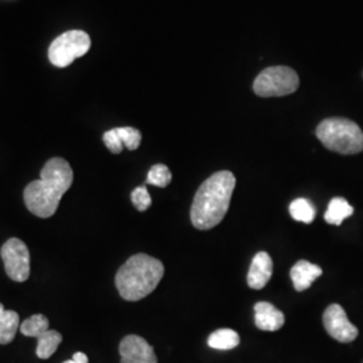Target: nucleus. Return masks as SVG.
<instances>
[{"label":"nucleus","instance_id":"nucleus-1","mask_svg":"<svg viewBox=\"0 0 363 363\" xmlns=\"http://www.w3.org/2000/svg\"><path fill=\"white\" fill-rule=\"evenodd\" d=\"M72 183L70 164L62 157H52L40 171V179L27 184L23 193L26 208L39 218L52 217Z\"/></svg>","mask_w":363,"mask_h":363},{"label":"nucleus","instance_id":"nucleus-2","mask_svg":"<svg viewBox=\"0 0 363 363\" xmlns=\"http://www.w3.org/2000/svg\"><path fill=\"white\" fill-rule=\"evenodd\" d=\"M235 187V177L230 171H218L201 184L193 201L190 218L199 230L216 228L226 216Z\"/></svg>","mask_w":363,"mask_h":363},{"label":"nucleus","instance_id":"nucleus-3","mask_svg":"<svg viewBox=\"0 0 363 363\" xmlns=\"http://www.w3.org/2000/svg\"><path fill=\"white\" fill-rule=\"evenodd\" d=\"M163 274L164 265L160 259L144 253L135 255L117 271V291L124 300H142L155 291Z\"/></svg>","mask_w":363,"mask_h":363},{"label":"nucleus","instance_id":"nucleus-4","mask_svg":"<svg viewBox=\"0 0 363 363\" xmlns=\"http://www.w3.org/2000/svg\"><path fill=\"white\" fill-rule=\"evenodd\" d=\"M316 136L325 148L342 155H355L363 151L362 130L349 118H325L318 125Z\"/></svg>","mask_w":363,"mask_h":363},{"label":"nucleus","instance_id":"nucleus-5","mask_svg":"<svg viewBox=\"0 0 363 363\" xmlns=\"http://www.w3.org/2000/svg\"><path fill=\"white\" fill-rule=\"evenodd\" d=\"M298 76L288 66L264 69L253 82V91L259 97H281L298 91Z\"/></svg>","mask_w":363,"mask_h":363},{"label":"nucleus","instance_id":"nucleus-6","mask_svg":"<svg viewBox=\"0 0 363 363\" xmlns=\"http://www.w3.org/2000/svg\"><path fill=\"white\" fill-rule=\"evenodd\" d=\"M91 43V37L85 31H66L52 40L49 48V60L57 67H66L89 52Z\"/></svg>","mask_w":363,"mask_h":363},{"label":"nucleus","instance_id":"nucleus-7","mask_svg":"<svg viewBox=\"0 0 363 363\" xmlns=\"http://www.w3.org/2000/svg\"><path fill=\"white\" fill-rule=\"evenodd\" d=\"M0 253L7 276L16 283H25L30 276V253L26 244L19 238H10Z\"/></svg>","mask_w":363,"mask_h":363},{"label":"nucleus","instance_id":"nucleus-8","mask_svg":"<svg viewBox=\"0 0 363 363\" xmlns=\"http://www.w3.org/2000/svg\"><path fill=\"white\" fill-rule=\"evenodd\" d=\"M323 325L328 335L342 343H350L359 334L358 328L351 323L347 313L339 304H331L325 308Z\"/></svg>","mask_w":363,"mask_h":363},{"label":"nucleus","instance_id":"nucleus-9","mask_svg":"<svg viewBox=\"0 0 363 363\" xmlns=\"http://www.w3.org/2000/svg\"><path fill=\"white\" fill-rule=\"evenodd\" d=\"M120 363H157L152 346L139 335H128L120 342Z\"/></svg>","mask_w":363,"mask_h":363},{"label":"nucleus","instance_id":"nucleus-10","mask_svg":"<svg viewBox=\"0 0 363 363\" xmlns=\"http://www.w3.org/2000/svg\"><path fill=\"white\" fill-rule=\"evenodd\" d=\"M273 273V261L267 252H259L250 264L247 272V286L252 289H262L271 280Z\"/></svg>","mask_w":363,"mask_h":363},{"label":"nucleus","instance_id":"nucleus-11","mask_svg":"<svg viewBox=\"0 0 363 363\" xmlns=\"http://www.w3.org/2000/svg\"><path fill=\"white\" fill-rule=\"evenodd\" d=\"M255 323L262 331H277L286 323V318L271 303L259 301L255 306Z\"/></svg>","mask_w":363,"mask_h":363},{"label":"nucleus","instance_id":"nucleus-12","mask_svg":"<svg viewBox=\"0 0 363 363\" xmlns=\"http://www.w3.org/2000/svg\"><path fill=\"white\" fill-rule=\"evenodd\" d=\"M322 268L316 264H311L306 259L298 261L291 269V279L294 286L298 292H303L308 289L313 284V281L322 276Z\"/></svg>","mask_w":363,"mask_h":363},{"label":"nucleus","instance_id":"nucleus-13","mask_svg":"<svg viewBox=\"0 0 363 363\" xmlns=\"http://www.w3.org/2000/svg\"><path fill=\"white\" fill-rule=\"evenodd\" d=\"M354 213V208L350 203L345 199V198H333L328 203V208L325 214V220L330 225H335L339 226L342 225V222L349 218L351 214Z\"/></svg>","mask_w":363,"mask_h":363},{"label":"nucleus","instance_id":"nucleus-14","mask_svg":"<svg viewBox=\"0 0 363 363\" xmlns=\"http://www.w3.org/2000/svg\"><path fill=\"white\" fill-rule=\"evenodd\" d=\"M19 328V315L4 310L0 303V345H9L13 340Z\"/></svg>","mask_w":363,"mask_h":363},{"label":"nucleus","instance_id":"nucleus-15","mask_svg":"<svg viewBox=\"0 0 363 363\" xmlns=\"http://www.w3.org/2000/svg\"><path fill=\"white\" fill-rule=\"evenodd\" d=\"M208 345L216 350H232L240 345V335L230 328H220L208 337Z\"/></svg>","mask_w":363,"mask_h":363},{"label":"nucleus","instance_id":"nucleus-16","mask_svg":"<svg viewBox=\"0 0 363 363\" xmlns=\"http://www.w3.org/2000/svg\"><path fill=\"white\" fill-rule=\"evenodd\" d=\"M38 346H37V357L40 359H48L57 351L58 346L62 342V335L55 330H48L38 337Z\"/></svg>","mask_w":363,"mask_h":363},{"label":"nucleus","instance_id":"nucleus-17","mask_svg":"<svg viewBox=\"0 0 363 363\" xmlns=\"http://www.w3.org/2000/svg\"><path fill=\"white\" fill-rule=\"evenodd\" d=\"M289 213H291L294 220L304 222V223H311L312 220H315V216H316L315 208L312 206L311 202L306 198L295 199L289 205Z\"/></svg>","mask_w":363,"mask_h":363},{"label":"nucleus","instance_id":"nucleus-18","mask_svg":"<svg viewBox=\"0 0 363 363\" xmlns=\"http://www.w3.org/2000/svg\"><path fill=\"white\" fill-rule=\"evenodd\" d=\"M48 330H50L49 319L42 313L33 315L31 318H28L21 325V333L25 337H38L43 333H46Z\"/></svg>","mask_w":363,"mask_h":363},{"label":"nucleus","instance_id":"nucleus-19","mask_svg":"<svg viewBox=\"0 0 363 363\" xmlns=\"http://www.w3.org/2000/svg\"><path fill=\"white\" fill-rule=\"evenodd\" d=\"M171 179H172L171 171L164 164H155L148 171V175H147V183L156 187H167Z\"/></svg>","mask_w":363,"mask_h":363},{"label":"nucleus","instance_id":"nucleus-20","mask_svg":"<svg viewBox=\"0 0 363 363\" xmlns=\"http://www.w3.org/2000/svg\"><path fill=\"white\" fill-rule=\"evenodd\" d=\"M116 130L121 143L125 148H128L130 151H135L139 148V145L142 143L140 130L132 127H121V128H116Z\"/></svg>","mask_w":363,"mask_h":363},{"label":"nucleus","instance_id":"nucleus-21","mask_svg":"<svg viewBox=\"0 0 363 363\" xmlns=\"http://www.w3.org/2000/svg\"><path fill=\"white\" fill-rule=\"evenodd\" d=\"M130 199H132V203L135 205V208H138L139 211H145L147 208L151 206V203H152L151 195L148 193V190H147L145 186L136 187V189L132 191V194H130Z\"/></svg>","mask_w":363,"mask_h":363},{"label":"nucleus","instance_id":"nucleus-22","mask_svg":"<svg viewBox=\"0 0 363 363\" xmlns=\"http://www.w3.org/2000/svg\"><path fill=\"white\" fill-rule=\"evenodd\" d=\"M103 140L104 144L106 145V148L112 152V154H120L124 148V145L121 143L118 135H117L116 128L113 130H106L103 136Z\"/></svg>","mask_w":363,"mask_h":363},{"label":"nucleus","instance_id":"nucleus-23","mask_svg":"<svg viewBox=\"0 0 363 363\" xmlns=\"http://www.w3.org/2000/svg\"><path fill=\"white\" fill-rule=\"evenodd\" d=\"M64 363H88V357L84 352H76L70 361Z\"/></svg>","mask_w":363,"mask_h":363}]
</instances>
